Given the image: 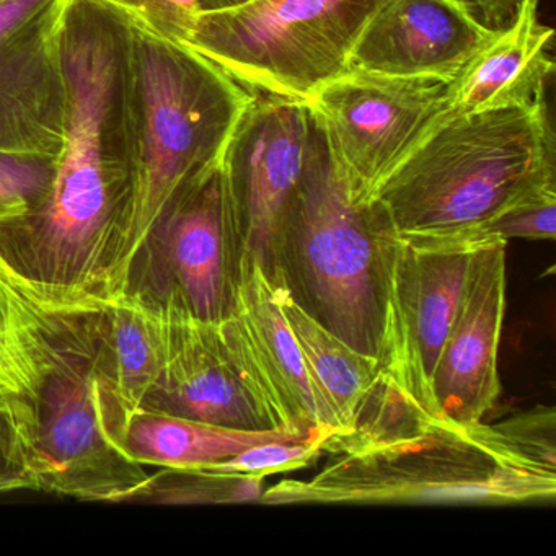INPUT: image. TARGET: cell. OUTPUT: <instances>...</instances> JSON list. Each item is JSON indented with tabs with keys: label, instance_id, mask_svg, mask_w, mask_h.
<instances>
[{
	"label": "cell",
	"instance_id": "30",
	"mask_svg": "<svg viewBox=\"0 0 556 556\" xmlns=\"http://www.w3.org/2000/svg\"><path fill=\"white\" fill-rule=\"evenodd\" d=\"M252 0H204L206 12L226 11V9L239 8V5L249 4Z\"/></svg>",
	"mask_w": 556,
	"mask_h": 556
},
{
	"label": "cell",
	"instance_id": "29",
	"mask_svg": "<svg viewBox=\"0 0 556 556\" xmlns=\"http://www.w3.org/2000/svg\"><path fill=\"white\" fill-rule=\"evenodd\" d=\"M31 408H34V402L0 383V412L11 416H24L30 413Z\"/></svg>",
	"mask_w": 556,
	"mask_h": 556
},
{
	"label": "cell",
	"instance_id": "9",
	"mask_svg": "<svg viewBox=\"0 0 556 556\" xmlns=\"http://www.w3.org/2000/svg\"><path fill=\"white\" fill-rule=\"evenodd\" d=\"M448 84L441 77L348 70L314 93L308 105L324 125L354 200L366 203L438 122Z\"/></svg>",
	"mask_w": 556,
	"mask_h": 556
},
{
	"label": "cell",
	"instance_id": "26",
	"mask_svg": "<svg viewBox=\"0 0 556 556\" xmlns=\"http://www.w3.org/2000/svg\"><path fill=\"white\" fill-rule=\"evenodd\" d=\"M51 162L0 155V226L21 219L50 180Z\"/></svg>",
	"mask_w": 556,
	"mask_h": 556
},
{
	"label": "cell",
	"instance_id": "3",
	"mask_svg": "<svg viewBox=\"0 0 556 556\" xmlns=\"http://www.w3.org/2000/svg\"><path fill=\"white\" fill-rule=\"evenodd\" d=\"M126 97L131 198L110 260L105 294L131 291L152 233L178 194L223 161L255 93L184 43L128 21Z\"/></svg>",
	"mask_w": 556,
	"mask_h": 556
},
{
	"label": "cell",
	"instance_id": "19",
	"mask_svg": "<svg viewBox=\"0 0 556 556\" xmlns=\"http://www.w3.org/2000/svg\"><path fill=\"white\" fill-rule=\"evenodd\" d=\"M273 285L308 376L340 428V435L331 444L372 426L402 399L387 382L379 361L344 343L305 314L279 282Z\"/></svg>",
	"mask_w": 556,
	"mask_h": 556
},
{
	"label": "cell",
	"instance_id": "8",
	"mask_svg": "<svg viewBox=\"0 0 556 556\" xmlns=\"http://www.w3.org/2000/svg\"><path fill=\"white\" fill-rule=\"evenodd\" d=\"M377 210L383 314L380 367L412 408L442 418L432 393L435 366L457 317L471 253L490 233L460 239L406 237Z\"/></svg>",
	"mask_w": 556,
	"mask_h": 556
},
{
	"label": "cell",
	"instance_id": "25",
	"mask_svg": "<svg viewBox=\"0 0 556 556\" xmlns=\"http://www.w3.org/2000/svg\"><path fill=\"white\" fill-rule=\"evenodd\" d=\"M103 4L151 34L187 45L206 12L204 0H102Z\"/></svg>",
	"mask_w": 556,
	"mask_h": 556
},
{
	"label": "cell",
	"instance_id": "10",
	"mask_svg": "<svg viewBox=\"0 0 556 556\" xmlns=\"http://www.w3.org/2000/svg\"><path fill=\"white\" fill-rule=\"evenodd\" d=\"M112 301L41 281L0 245V383L35 402L53 377L96 361Z\"/></svg>",
	"mask_w": 556,
	"mask_h": 556
},
{
	"label": "cell",
	"instance_id": "17",
	"mask_svg": "<svg viewBox=\"0 0 556 556\" xmlns=\"http://www.w3.org/2000/svg\"><path fill=\"white\" fill-rule=\"evenodd\" d=\"M497 35L451 0H386L361 31L348 70L452 80Z\"/></svg>",
	"mask_w": 556,
	"mask_h": 556
},
{
	"label": "cell",
	"instance_id": "20",
	"mask_svg": "<svg viewBox=\"0 0 556 556\" xmlns=\"http://www.w3.org/2000/svg\"><path fill=\"white\" fill-rule=\"evenodd\" d=\"M167 325L164 305L132 288L106 312L99 363L126 416L144 408L165 361Z\"/></svg>",
	"mask_w": 556,
	"mask_h": 556
},
{
	"label": "cell",
	"instance_id": "28",
	"mask_svg": "<svg viewBox=\"0 0 556 556\" xmlns=\"http://www.w3.org/2000/svg\"><path fill=\"white\" fill-rule=\"evenodd\" d=\"M471 21L491 34H503L514 24L523 0H451Z\"/></svg>",
	"mask_w": 556,
	"mask_h": 556
},
{
	"label": "cell",
	"instance_id": "13",
	"mask_svg": "<svg viewBox=\"0 0 556 556\" xmlns=\"http://www.w3.org/2000/svg\"><path fill=\"white\" fill-rule=\"evenodd\" d=\"M312 125L308 103L256 93L220 161L243 252L265 271L282 211L307 165Z\"/></svg>",
	"mask_w": 556,
	"mask_h": 556
},
{
	"label": "cell",
	"instance_id": "16",
	"mask_svg": "<svg viewBox=\"0 0 556 556\" xmlns=\"http://www.w3.org/2000/svg\"><path fill=\"white\" fill-rule=\"evenodd\" d=\"M159 301L167 348L161 377L142 409L247 431L275 429L230 359L217 321L194 317L174 299Z\"/></svg>",
	"mask_w": 556,
	"mask_h": 556
},
{
	"label": "cell",
	"instance_id": "27",
	"mask_svg": "<svg viewBox=\"0 0 556 556\" xmlns=\"http://www.w3.org/2000/svg\"><path fill=\"white\" fill-rule=\"evenodd\" d=\"M24 416H11L0 412V494L30 490L22 468L21 451L15 434V425Z\"/></svg>",
	"mask_w": 556,
	"mask_h": 556
},
{
	"label": "cell",
	"instance_id": "14",
	"mask_svg": "<svg viewBox=\"0 0 556 556\" xmlns=\"http://www.w3.org/2000/svg\"><path fill=\"white\" fill-rule=\"evenodd\" d=\"M148 250L162 281L154 298L174 299L206 321L220 320L229 312L245 252L220 164L178 194Z\"/></svg>",
	"mask_w": 556,
	"mask_h": 556
},
{
	"label": "cell",
	"instance_id": "23",
	"mask_svg": "<svg viewBox=\"0 0 556 556\" xmlns=\"http://www.w3.org/2000/svg\"><path fill=\"white\" fill-rule=\"evenodd\" d=\"M484 232L504 240H555L556 181L539 185L510 201L491 219Z\"/></svg>",
	"mask_w": 556,
	"mask_h": 556
},
{
	"label": "cell",
	"instance_id": "18",
	"mask_svg": "<svg viewBox=\"0 0 556 556\" xmlns=\"http://www.w3.org/2000/svg\"><path fill=\"white\" fill-rule=\"evenodd\" d=\"M540 0H523L516 21L451 80L445 115H468L545 99L555 70L553 28L539 21Z\"/></svg>",
	"mask_w": 556,
	"mask_h": 556
},
{
	"label": "cell",
	"instance_id": "24",
	"mask_svg": "<svg viewBox=\"0 0 556 556\" xmlns=\"http://www.w3.org/2000/svg\"><path fill=\"white\" fill-rule=\"evenodd\" d=\"M325 448H327V442L321 439L262 442L206 470L219 471V473H249L266 478L269 475L308 467L327 452Z\"/></svg>",
	"mask_w": 556,
	"mask_h": 556
},
{
	"label": "cell",
	"instance_id": "21",
	"mask_svg": "<svg viewBox=\"0 0 556 556\" xmlns=\"http://www.w3.org/2000/svg\"><path fill=\"white\" fill-rule=\"evenodd\" d=\"M298 441L288 432L226 428L168 413L139 409L126 426V444L146 467L165 470H206L252 445Z\"/></svg>",
	"mask_w": 556,
	"mask_h": 556
},
{
	"label": "cell",
	"instance_id": "22",
	"mask_svg": "<svg viewBox=\"0 0 556 556\" xmlns=\"http://www.w3.org/2000/svg\"><path fill=\"white\" fill-rule=\"evenodd\" d=\"M265 478L210 470H165L155 475L144 500L168 504H239L258 501Z\"/></svg>",
	"mask_w": 556,
	"mask_h": 556
},
{
	"label": "cell",
	"instance_id": "5",
	"mask_svg": "<svg viewBox=\"0 0 556 556\" xmlns=\"http://www.w3.org/2000/svg\"><path fill=\"white\" fill-rule=\"evenodd\" d=\"M312 115L311 154L282 211L265 273L321 327L380 364V213L370 201L354 200L324 125Z\"/></svg>",
	"mask_w": 556,
	"mask_h": 556
},
{
	"label": "cell",
	"instance_id": "6",
	"mask_svg": "<svg viewBox=\"0 0 556 556\" xmlns=\"http://www.w3.org/2000/svg\"><path fill=\"white\" fill-rule=\"evenodd\" d=\"M386 0H252L207 12L188 47L250 92L311 102L348 71L361 31Z\"/></svg>",
	"mask_w": 556,
	"mask_h": 556
},
{
	"label": "cell",
	"instance_id": "2",
	"mask_svg": "<svg viewBox=\"0 0 556 556\" xmlns=\"http://www.w3.org/2000/svg\"><path fill=\"white\" fill-rule=\"evenodd\" d=\"M556 413L462 422L400 409L334 442L311 480H282L262 504H506L556 497Z\"/></svg>",
	"mask_w": 556,
	"mask_h": 556
},
{
	"label": "cell",
	"instance_id": "15",
	"mask_svg": "<svg viewBox=\"0 0 556 556\" xmlns=\"http://www.w3.org/2000/svg\"><path fill=\"white\" fill-rule=\"evenodd\" d=\"M506 252L503 237H484L473 250L457 317L432 379L442 418L483 421L501 395V333L506 315Z\"/></svg>",
	"mask_w": 556,
	"mask_h": 556
},
{
	"label": "cell",
	"instance_id": "7",
	"mask_svg": "<svg viewBox=\"0 0 556 556\" xmlns=\"http://www.w3.org/2000/svg\"><path fill=\"white\" fill-rule=\"evenodd\" d=\"M123 412L99 356L53 377L15 425L30 490L84 501H139L155 475L126 444Z\"/></svg>",
	"mask_w": 556,
	"mask_h": 556
},
{
	"label": "cell",
	"instance_id": "12",
	"mask_svg": "<svg viewBox=\"0 0 556 556\" xmlns=\"http://www.w3.org/2000/svg\"><path fill=\"white\" fill-rule=\"evenodd\" d=\"M70 0H0V155L53 162L64 144L61 34Z\"/></svg>",
	"mask_w": 556,
	"mask_h": 556
},
{
	"label": "cell",
	"instance_id": "11",
	"mask_svg": "<svg viewBox=\"0 0 556 556\" xmlns=\"http://www.w3.org/2000/svg\"><path fill=\"white\" fill-rule=\"evenodd\" d=\"M217 327L230 359L275 429L298 439H321L327 447L340 435L279 308L275 285L252 256L242 260L232 304Z\"/></svg>",
	"mask_w": 556,
	"mask_h": 556
},
{
	"label": "cell",
	"instance_id": "4",
	"mask_svg": "<svg viewBox=\"0 0 556 556\" xmlns=\"http://www.w3.org/2000/svg\"><path fill=\"white\" fill-rule=\"evenodd\" d=\"M556 181L546 100L442 115L369 200L396 232L425 239L483 236L510 201ZM366 201V203H367Z\"/></svg>",
	"mask_w": 556,
	"mask_h": 556
},
{
	"label": "cell",
	"instance_id": "1",
	"mask_svg": "<svg viewBox=\"0 0 556 556\" xmlns=\"http://www.w3.org/2000/svg\"><path fill=\"white\" fill-rule=\"evenodd\" d=\"M126 38L128 21L102 0L67 2L63 149L31 210L0 226L2 249L41 281L105 292L131 198Z\"/></svg>",
	"mask_w": 556,
	"mask_h": 556
}]
</instances>
